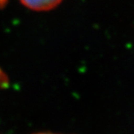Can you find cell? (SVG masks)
<instances>
[{
  "label": "cell",
  "instance_id": "obj_2",
  "mask_svg": "<svg viewBox=\"0 0 134 134\" xmlns=\"http://www.w3.org/2000/svg\"><path fill=\"white\" fill-rule=\"evenodd\" d=\"M33 134H61V133H56V132H37Z\"/></svg>",
  "mask_w": 134,
  "mask_h": 134
},
{
  "label": "cell",
  "instance_id": "obj_1",
  "mask_svg": "<svg viewBox=\"0 0 134 134\" xmlns=\"http://www.w3.org/2000/svg\"><path fill=\"white\" fill-rule=\"evenodd\" d=\"M24 6L34 12H49L58 7L63 0H19Z\"/></svg>",
  "mask_w": 134,
  "mask_h": 134
}]
</instances>
